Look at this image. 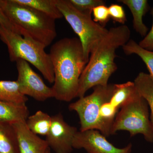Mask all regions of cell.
<instances>
[{
    "label": "cell",
    "mask_w": 153,
    "mask_h": 153,
    "mask_svg": "<svg viewBox=\"0 0 153 153\" xmlns=\"http://www.w3.org/2000/svg\"><path fill=\"white\" fill-rule=\"evenodd\" d=\"M49 54L55 74L54 98L71 101L77 97L79 79L87 63L81 41L76 37L62 38L51 46Z\"/></svg>",
    "instance_id": "1"
},
{
    "label": "cell",
    "mask_w": 153,
    "mask_h": 153,
    "mask_svg": "<svg viewBox=\"0 0 153 153\" xmlns=\"http://www.w3.org/2000/svg\"><path fill=\"white\" fill-rule=\"evenodd\" d=\"M130 36V30L125 25L108 30L91 53L79 79L77 97L85 96L87 91L92 88L108 84L110 77L117 70L114 62L116 51L129 41Z\"/></svg>",
    "instance_id": "2"
},
{
    "label": "cell",
    "mask_w": 153,
    "mask_h": 153,
    "mask_svg": "<svg viewBox=\"0 0 153 153\" xmlns=\"http://www.w3.org/2000/svg\"><path fill=\"white\" fill-rule=\"evenodd\" d=\"M0 7L23 37L31 38L45 48L57 37L55 20L46 14L15 0H0Z\"/></svg>",
    "instance_id": "3"
},
{
    "label": "cell",
    "mask_w": 153,
    "mask_h": 153,
    "mask_svg": "<svg viewBox=\"0 0 153 153\" xmlns=\"http://www.w3.org/2000/svg\"><path fill=\"white\" fill-rule=\"evenodd\" d=\"M0 39L7 47L10 61L25 60L38 69L48 82L54 83L55 74L52 61L42 44L1 26Z\"/></svg>",
    "instance_id": "4"
},
{
    "label": "cell",
    "mask_w": 153,
    "mask_h": 153,
    "mask_svg": "<svg viewBox=\"0 0 153 153\" xmlns=\"http://www.w3.org/2000/svg\"><path fill=\"white\" fill-rule=\"evenodd\" d=\"M93 88L91 94L71 103L68 108L78 114L80 131L95 129L105 137H108L112 135V127L102 119L100 111L102 105L110 100L114 91V84L108 83L105 85H97Z\"/></svg>",
    "instance_id": "5"
},
{
    "label": "cell",
    "mask_w": 153,
    "mask_h": 153,
    "mask_svg": "<svg viewBox=\"0 0 153 153\" xmlns=\"http://www.w3.org/2000/svg\"><path fill=\"white\" fill-rule=\"evenodd\" d=\"M55 3L63 17L79 37L88 63L91 53L107 34L108 30L94 22L91 16L77 10L69 0H55Z\"/></svg>",
    "instance_id": "6"
},
{
    "label": "cell",
    "mask_w": 153,
    "mask_h": 153,
    "mask_svg": "<svg viewBox=\"0 0 153 153\" xmlns=\"http://www.w3.org/2000/svg\"><path fill=\"white\" fill-rule=\"evenodd\" d=\"M111 128V134L119 131H128L131 137L142 134L147 141L153 142V127L147 102L138 94L120 108Z\"/></svg>",
    "instance_id": "7"
},
{
    "label": "cell",
    "mask_w": 153,
    "mask_h": 153,
    "mask_svg": "<svg viewBox=\"0 0 153 153\" xmlns=\"http://www.w3.org/2000/svg\"><path fill=\"white\" fill-rule=\"evenodd\" d=\"M16 62L18 71L17 81L22 94L29 96L38 101H44L54 97L52 88L46 85L29 63L22 59H19Z\"/></svg>",
    "instance_id": "8"
},
{
    "label": "cell",
    "mask_w": 153,
    "mask_h": 153,
    "mask_svg": "<svg viewBox=\"0 0 153 153\" xmlns=\"http://www.w3.org/2000/svg\"><path fill=\"white\" fill-rule=\"evenodd\" d=\"M78 131L75 127L69 125L61 113L51 117V125L46 141L49 148L56 153H71L73 141Z\"/></svg>",
    "instance_id": "9"
},
{
    "label": "cell",
    "mask_w": 153,
    "mask_h": 153,
    "mask_svg": "<svg viewBox=\"0 0 153 153\" xmlns=\"http://www.w3.org/2000/svg\"><path fill=\"white\" fill-rule=\"evenodd\" d=\"M132 145L116 147L100 131L95 129L77 131L73 141V149H84L88 153H131Z\"/></svg>",
    "instance_id": "10"
},
{
    "label": "cell",
    "mask_w": 153,
    "mask_h": 153,
    "mask_svg": "<svg viewBox=\"0 0 153 153\" xmlns=\"http://www.w3.org/2000/svg\"><path fill=\"white\" fill-rule=\"evenodd\" d=\"M11 124L16 135L20 153H47L49 147L46 141L30 131L25 122Z\"/></svg>",
    "instance_id": "11"
},
{
    "label": "cell",
    "mask_w": 153,
    "mask_h": 153,
    "mask_svg": "<svg viewBox=\"0 0 153 153\" xmlns=\"http://www.w3.org/2000/svg\"><path fill=\"white\" fill-rule=\"evenodd\" d=\"M130 10L133 20V25L136 32L142 37H145L148 34L149 28L143 23V17L149 10V5L147 0H119Z\"/></svg>",
    "instance_id": "12"
},
{
    "label": "cell",
    "mask_w": 153,
    "mask_h": 153,
    "mask_svg": "<svg viewBox=\"0 0 153 153\" xmlns=\"http://www.w3.org/2000/svg\"><path fill=\"white\" fill-rule=\"evenodd\" d=\"M26 104H18L0 100V121L9 124L26 122L29 117Z\"/></svg>",
    "instance_id": "13"
},
{
    "label": "cell",
    "mask_w": 153,
    "mask_h": 153,
    "mask_svg": "<svg viewBox=\"0 0 153 153\" xmlns=\"http://www.w3.org/2000/svg\"><path fill=\"white\" fill-rule=\"evenodd\" d=\"M139 93L134 82L114 84V89L109 102L117 109L137 96Z\"/></svg>",
    "instance_id": "14"
},
{
    "label": "cell",
    "mask_w": 153,
    "mask_h": 153,
    "mask_svg": "<svg viewBox=\"0 0 153 153\" xmlns=\"http://www.w3.org/2000/svg\"><path fill=\"white\" fill-rule=\"evenodd\" d=\"M28 99L21 93L17 81L0 80V100L26 104Z\"/></svg>",
    "instance_id": "15"
},
{
    "label": "cell",
    "mask_w": 153,
    "mask_h": 153,
    "mask_svg": "<svg viewBox=\"0 0 153 153\" xmlns=\"http://www.w3.org/2000/svg\"><path fill=\"white\" fill-rule=\"evenodd\" d=\"M0 153H20L16 135L12 125L1 121Z\"/></svg>",
    "instance_id": "16"
},
{
    "label": "cell",
    "mask_w": 153,
    "mask_h": 153,
    "mask_svg": "<svg viewBox=\"0 0 153 153\" xmlns=\"http://www.w3.org/2000/svg\"><path fill=\"white\" fill-rule=\"evenodd\" d=\"M134 82L140 95L150 107V118L153 127V79L149 74L141 72L139 73Z\"/></svg>",
    "instance_id": "17"
},
{
    "label": "cell",
    "mask_w": 153,
    "mask_h": 153,
    "mask_svg": "<svg viewBox=\"0 0 153 153\" xmlns=\"http://www.w3.org/2000/svg\"><path fill=\"white\" fill-rule=\"evenodd\" d=\"M25 123L33 134L46 136L51 127V117L42 111H38L29 116Z\"/></svg>",
    "instance_id": "18"
},
{
    "label": "cell",
    "mask_w": 153,
    "mask_h": 153,
    "mask_svg": "<svg viewBox=\"0 0 153 153\" xmlns=\"http://www.w3.org/2000/svg\"><path fill=\"white\" fill-rule=\"evenodd\" d=\"M15 1L46 14L56 20L63 16L55 3V0H15Z\"/></svg>",
    "instance_id": "19"
},
{
    "label": "cell",
    "mask_w": 153,
    "mask_h": 153,
    "mask_svg": "<svg viewBox=\"0 0 153 153\" xmlns=\"http://www.w3.org/2000/svg\"><path fill=\"white\" fill-rule=\"evenodd\" d=\"M122 48L126 55L135 54L141 58L149 72V74L153 79V51L144 49L132 39H130Z\"/></svg>",
    "instance_id": "20"
},
{
    "label": "cell",
    "mask_w": 153,
    "mask_h": 153,
    "mask_svg": "<svg viewBox=\"0 0 153 153\" xmlns=\"http://www.w3.org/2000/svg\"><path fill=\"white\" fill-rule=\"evenodd\" d=\"M72 5L80 13L91 16L93 9L100 5H105L103 0H69Z\"/></svg>",
    "instance_id": "21"
},
{
    "label": "cell",
    "mask_w": 153,
    "mask_h": 153,
    "mask_svg": "<svg viewBox=\"0 0 153 153\" xmlns=\"http://www.w3.org/2000/svg\"><path fill=\"white\" fill-rule=\"evenodd\" d=\"M118 110L109 102L102 105L100 111V116L102 120L112 127Z\"/></svg>",
    "instance_id": "22"
},
{
    "label": "cell",
    "mask_w": 153,
    "mask_h": 153,
    "mask_svg": "<svg viewBox=\"0 0 153 153\" xmlns=\"http://www.w3.org/2000/svg\"><path fill=\"white\" fill-rule=\"evenodd\" d=\"M92 14L94 21L103 27H105L110 19L108 7L105 5L95 7L93 9Z\"/></svg>",
    "instance_id": "23"
},
{
    "label": "cell",
    "mask_w": 153,
    "mask_h": 153,
    "mask_svg": "<svg viewBox=\"0 0 153 153\" xmlns=\"http://www.w3.org/2000/svg\"><path fill=\"white\" fill-rule=\"evenodd\" d=\"M108 9L110 18L114 22L124 25L127 19L123 7L117 4H111Z\"/></svg>",
    "instance_id": "24"
},
{
    "label": "cell",
    "mask_w": 153,
    "mask_h": 153,
    "mask_svg": "<svg viewBox=\"0 0 153 153\" xmlns=\"http://www.w3.org/2000/svg\"><path fill=\"white\" fill-rule=\"evenodd\" d=\"M153 17V25L152 29L144 38L139 43L141 47L149 51H153V7L151 11Z\"/></svg>",
    "instance_id": "25"
},
{
    "label": "cell",
    "mask_w": 153,
    "mask_h": 153,
    "mask_svg": "<svg viewBox=\"0 0 153 153\" xmlns=\"http://www.w3.org/2000/svg\"><path fill=\"white\" fill-rule=\"evenodd\" d=\"M0 26L7 30L19 34L16 28L0 7Z\"/></svg>",
    "instance_id": "26"
},
{
    "label": "cell",
    "mask_w": 153,
    "mask_h": 153,
    "mask_svg": "<svg viewBox=\"0 0 153 153\" xmlns=\"http://www.w3.org/2000/svg\"><path fill=\"white\" fill-rule=\"evenodd\" d=\"M47 153H51V152H50V148H49V149H48V150L47 151Z\"/></svg>",
    "instance_id": "27"
}]
</instances>
